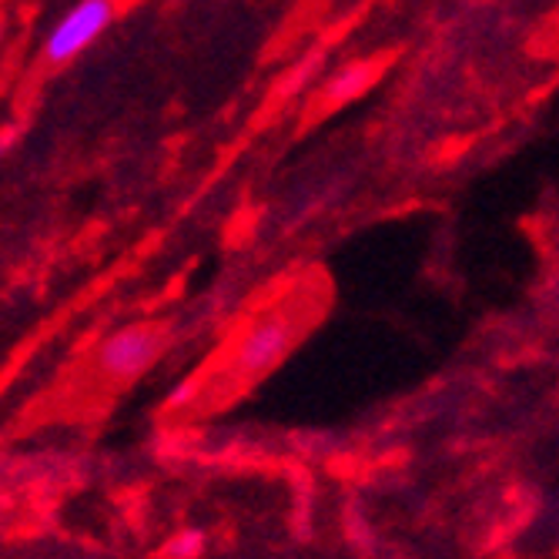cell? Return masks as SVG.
Wrapping results in <instances>:
<instances>
[{
    "label": "cell",
    "instance_id": "7a4b0ae2",
    "mask_svg": "<svg viewBox=\"0 0 559 559\" xmlns=\"http://www.w3.org/2000/svg\"><path fill=\"white\" fill-rule=\"evenodd\" d=\"M162 348H165V338L158 329L128 325L100 345V366H105V372L115 379H134L158 359Z\"/></svg>",
    "mask_w": 559,
    "mask_h": 559
},
{
    "label": "cell",
    "instance_id": "6da1fadb",
    "mask_svg": "<svg viewBox=\"0 0 559 559\" xmlns=\"http://www.w3.org/2000/svg\"><path fill=\"white\" fill-rule=\"evenodd\" d=\"M115 21V0H78V4L50 27L44 40V61L50 68H64L78 61L84 50L105 34Z\"/></svg>",
    "mask_w": 559,
    "mask_h": 559
},
{
    "label": "cell",
    "instance_id": "277c9868",
    "mask_svg": "<svg viewBox=\"0 0 559 559\" xmlns=\"http://www.w3.org/2000/svg\"><path fill=\"white\" fill-rule=\"evenodd\" d=\"M369 84H372V68L369 64H352L332 81L329 100H332V105H338V100H352V97H359Z\"/></svg>",
    "mask_w": 559,
    "mask_h": 559
},
{
    "label": "cell",
    "instance_id": "3957f363",
    "mask_svg": "<svg viewBox=\"0 0 559 559\" xmlns=\"http://www.w3.org/2000/svg\"><path fill=\"white\" fill-rule=\"evenodd\" d=\"M288 345H292V329H288L285 319L259 322L245 335V342L238 345V369L259 376V372L272 369L282 359V355L288 352Z\"/></svg>",
    "mask_w": 559,
    "mask_h": 559
},
{
    "label": "cell",
    "instance_id": "5b68a950",
    "mask_svg": "<svg viewBox=\"0 0 559 559\" xmlns=\"http://www.w3.org/2000/svg\"><path fill=\"white\" fill-rule=\"evenodd\" d=\"M175 552H178L181 559H198L201 552H205V536H201L198 530L181 533L178 543H175Z\"/></svg>",
    "mask_w": 559,
    "mask_h": 559
}]
</instances>
